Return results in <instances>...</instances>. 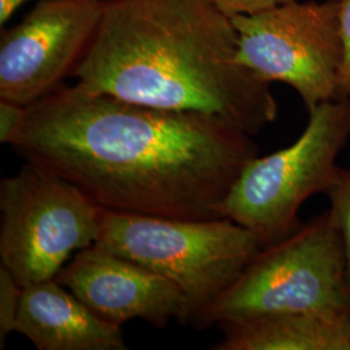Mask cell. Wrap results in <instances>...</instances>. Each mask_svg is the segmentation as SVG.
Returning a JSON list of instances; mask_svg holds the SVG:
<instances>
[{
	"label": "cell",
	"instance_id": "obj_12",
	"mask_svg": "<svg viewBox=\"0 0 350 350\" xmlns=\"http://www.w3.org/2000/svg\"><path fill=\"white\" fill-rule=\"evenodd\" d=\"M325 195L329 200L328 209L334 215L341 238L345 276L350 288V167L338 166L335 178Z\"/></svg>",
	"mask_w": 350,
	"mask_h": 350
},
{
	"label": "cell",
	"instance_id": "obj_10",
	"mask_svg": "<svg viewBox=\"0 0 350 350\" xmlns=\"http://www.w3.org/2000/svg\"><path fill=\"white\" fill-rule=\"evenodd\" d=\"M16 332L39 350H125L121 325L103 319L56 278L23 288Z\"/></svg>",
	"mask_w": 350,
	"mask_h": 350
},
{
	"label": "cell",
	"instance_id": "obj_5",
	"mask_svg": "<svg viewBox=\"0 0 350 350\" xmlns=\"http://www.w3.org/2000/svg\"><path fill=\"white\" fill-rule=\"evenodd\" d=\"M350 138V99L325 101L309 112L299 139L265 157H253L230 188L222 217L248 228L261 248L295 231L302 204L325 193Z\"/></svg>",
	"mask_w": 350,
	"mask_h": 350
},
{
	"label": "cell",
	"instance_id": "obj_6",
	"mask_svg": "<svg viewBox=\"0 0 350 350\" xmlns=\"http://www.w3.org/2000/svg\"><path fill=\"white\" fill-rule=\"evenodd\" d=\"M104 209L73 183L26 161L0 182V265L23 286L53 279L95 245Z\"/></svg>",
	"mask_w": 350,
	"mask_h": 350
},
{
	"label": "cell",
	"instance_id": "obj_15",
	"mask_svg": "<svg viewBox=\"0 0 350 350\" xmlns=\"http://www.w3.org/2000/svg\"><path fill=\"white\" fill-rule=\"evenodd\" d=\"M26 107L0 99V143L11 144L24 124Z\"/></svg>",
	"mask_w": 350,
	"mask_h": 350
},
{
	"label": "cell",
	"instance_id": "obj_18",
	"mask_svg": "<svg viewBox=\"0 0 350 350\" xmlns=\"http://www.w3.org/2000/svg\"><path fill=\"white\" fill-rule=\"evenodd\" d=\"M101 1H107V0H101Z\"/></svg>",
	"mask_w": 350,
	"mask_h": 350
},
{
	"label": "cell",
	"instance_id": "obj_11",
	"mask_svg": "<svg viewBox=\"0 0 350 350\" xmlns=\"http://www.w3.org/2000/svg\"><path fill=\"white\" fill-rule=\"evenodd\" d=\"M222 329L214 350H350V313L271 314Z\"/></svg>",
	"mask_w": 350,
	"mask_h": 350
},
{
	"label": "cell",
	"instance_id": "obj_13",
	"mask_svg": "<svg viewBox=\"0 0 350 350\" xmlns=\"http://www.w3.org/2000/svg\"><path fill=\"white\" fill-rule=\"evenodd\" d=\"M23 288L10 270L0 265V349H4L7 338L16 332Z\"/></svg>",
	"mask_w": 350,
	"mask_h": 350
},
{
	"label": "cell",
	"instance_id": "obj_16",
	"mask_svg": "<svg viewBox=\"0 0 350 350\" xmlns=\"http://www.w3.org/2000/svg\"><path fill=\"white\" fill-rule=\"evenodd\" d=\"M213 4L225 13L227 17H235L240 14H252L273 8L276 5L289 3L293 0H211Z\"/></svg>",
	"mask_w": 350,
	"mask_h": 350
},
{
	"label": "cell",
	"instance_id": "obj_3",
	"mask_svg": "<svg viewBox=\"0 0 350 350\" xmlns=\"http://www.w3.org/2000/svg\"><path fill=\"white\" fill-rule=\"evenodd\" d=\"M293 312L350 313L342 244L329 209L258 250L238 279L191 325L224 327Z\"/></svg>",
	"mask_w": 350,
	"mask_h": 350
},
{
	"label": "cell",
	"instance_id": "obj_17",
	"mask_svg": "<svg viewBox=\"0 0 350 350\" xmlns=\"http://www.w3.org/2000/svg\"><path fill=\"white\" fill-rule=\"evenodd\" d=\"M29 0H0V25L4 26L14 12Z\"/></svg>",
	"mask_w": 350,
	"mask_h": 350
},
{
	"label": "cell",
	"instance_id": "obj_7",
	"mask_svg": "<svg viewBox=\"0 0 350 350\" xmlns=\"http://www.w3.org/2000/svg\"><path fill=\"white\" fill-rule=\"evenodd\" d=\"M239 63L267 83L293 88L308 112L336 99L342 63L340 0H293L231 17Z\"/></svg>",
	"mask_w": 350,
	"mask_h": 350
},
{
	"label": "cell",
	"instance_id": "obj_14",
	"mask_svg": "<svg viewBox=\"0 0 350 350\" xmlns=\"http://www.w3.org/2000/svg\"><path fill=\"white\" fill-rule=\"evenodd\" d=\"M340 30L342 39V63L338 73L336 99H350V0H340Z\"/></svg>",
	"mask_w": 350,
	"mask_h": 350
},
{
	"label": "cell",
	"instance_id": "obj_4",
	"mask_svg": "<svg viewBox=\"0 0 350 350\" xmlns=\"http://www.w3.org/2000/svg\"><path fill=\"white\" fill-rule=\"evenodd\" d=\"M95 245L172 282L189 302L191 322L261 250L248 228L225 217L180 219L108 211L101 215Z\"/></svg>",
	"mask_w": 350,
	"mask_h": 350
},
{
	"label": "cell",
	"instance_id": "obj_1",
	"mask_svg": "<svg viewBox=\"0 0 350 350\" xmlns=\"http://www.w3.org/2000/svg\"><path fill=\"white\" fill-rule=\"evenodd\" d=\"M108 212L222 218L250 135L209 114L167 111L62 86L26 107L11 144Z\"/></svg>",
	"mask_w": 350,
	"mask_h": 350
},
{
	"label": "cell",
	"instance_id": "obj_8",
	"mask_svg": "<svg viewBox=\"0 0 350 350\" xmlns=\"http://www.w3.org/2000/svg\"><path fill=\"white\" fill-rule=\"evenodd\" d=\"M105 1L39 0L0 37V99L30 107L63 86L100 24Z\"/></svg>",
	"mask_w": 350,
	"mask_h": 350
},
{
	"label": "cell",
	"instance_id": "obj_9",
	"mask_svg": "<svg viewBox=\"0 0 350 350\" xmlns=\"http://www.w3.org/2000/svg\"><path fill=\"white\" fill-rule=\"evenodd\" d=\"M56 280L113 325L142 319L163 328L172 321L191 322L189 302L172 282L96 245L79 250Z\"/></svg>",
	"mask_w": 350,
	"mask_h": 350
},
{
	"label": "cell",
	"instance_id": "obj_2",
	"mask_svg": "<svg viewBox=\"0 0 350 350\" xmlns=\"http://www.w3.org/2000/svg\"><path fill=\"white\" fill-rule=\"evenodd\" d=\"M72 77L91 92L209 114L250 137L278 117L270 83L239 63L238 33L211 0H107Z\"/></svg>",
	"mask_w": 350,
	"mask_h": 350
}]
</instances>
